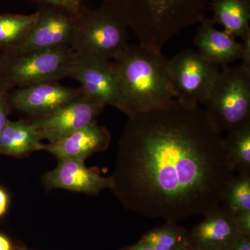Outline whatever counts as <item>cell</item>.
Segmentation results:
<instances>
[{
    "label": "cell",
    "instance_id": "6da1fadb",
    "mask_svg": "<svg viewBox=\"0 0 250 250\" xmlns=\"http://www.w3.org/2000/svg\"><path fill=\"white\" fill-rule=\"evenodd\" d=\"M111 178L126 209L167 223L221 206L235 175L205 110L172 103L129 117Z\"/></svg>",
    "mask_w": 250,
    "mask_h": 250
},
{
    "label": "cell",
    "instance_id": "7a4b0ae2",
    "mask_svg": "<svg viewBox=\"0 0 250 250\" xmlns=\"http://www.w3.org/2000/svg\"><path fill=\"white\" fill-rule=\"evenodd\" d=\"M112 62L128 117L175 100L169 59L161 49L140 44L129 46Z\"/></svg>",
    "mask_w": 250,
    "mask_h": 250
},
{
    "label": "cell",
    "instance_id": "3957f363",
    "mask_svg": "<svg viewBox=\"0 0 250 250\" xmlns=\"http://www.w3.org/2000/svg\"><path fill=\"white\" fill-rule=\"evenodd\" d=\"M131 28L140 45L162 49L205 18L208 0H101Z\"/></svg>",
    "mask_w": 250,
    "mask_h": 250
},
{
    "label": "cell",
    "instance_id": "277c9868",
    "mask_svg": "<svg viewBox=\"0 0 250 250\" xmlns=\"http://www.w3.org/2000/svg\"><path fill=\"white\" fill-rule=\"evenodd\" d=\"M128 26L105 4L95 9L84 7L77 14L71 48L74 52L114 61L128 45Z\"/></svg>",
    "mask_w": 250,
    "mask_h": 250
},
{
    "label": "cell",
    "instance_id": "5b68a950",
    "mask_svg": "<svg viewBox=\"0 0 250 250\" xmlns=\"http://www.w3.org/2000/svg\"><path fill=\"white\" fill-rule=\"evenodd\" d=\"M222 68L205 102V111L223 133L250 122V69L242 64Z\"/></svg>",
    "mask_w": 250,
    "mask_h": 250
},
{
    "label": "cell",
    "instance_id": "8992f818",
    "mask_svg": "<svg viewBox=\"0 0 250 250\" xmlns=\"http://www.w3.org/2000/svg\"><path fill=\"white\" fill-rule=\"evenodd\" d=\"M73 56L71 47L27 53L1 52L0 83L11 90L68 78Z\"/></svg>",
    "mask_w": 250,
    "mask_h": 250
},
{
    "label": "cell",
    "instance_id": "52a82bcc",
    "mask_svg": "<svg viewBox=\"0 0 250 250\" xmlns=\"http://www.w3.org/2000/svg\"><path fill=\"white\" fill-rule=\"evenodd\" d=\"M169 70L175 100L188 106L205 103L220 72L217 64L190 49L169 60Z\"/></svg>",
    "mask_w": 250,
    "mask_h": 250
},
{
    "label": "cell",
    "instance_id": "ba28073f",
    "mask_svg": "<svg viewBox=\"0 0 250 250\" xmlns=\"http://www.w3.org/2000/svg\"><path fill=\"white\" fill-rule=\"evenodd\" d=\"M68 78L80 82L85 98L105 107L114 106L125 113L123 98L111 61L74 52Z\"/></svg>",
    "mask_w": 250,
    "mask_h": 250
},
{
    "label": "cell",
    "instance_id": "9c48e42d",
    "mask_svg": "<svg viewBox=\"0 0 250 250\" xmlns=\"http://www.w3.org/2000/svg\"><path fill=\"white\" fill-rule=\"evenodd\" d=\"M38 13L37 21L25 41L16 48L5 52L27 53L71 47L77 15L46 5Z\"/></svg>",
    "mask_w": 250,
    "mask_h": 250
},
{
    "label": "cell",
    "instance_id": "30bf717a",
    "mask_svg": "<svg viewBox=\"0 0 250 250\" xmlns=\"http://www.w3.org/2000/svg\"><path fill=\"white\" fill-rule=\"evenodd\" d=\"M104 108L82 95L49 114L34 118L31 124L42 141L53 143L96 121Z\"/></svg>",
    "mask_w": 250,
    "mask_h": 250
},
{
    "label": "cell",
    "instance_id": "8fae6325",
    "mask_svg": "<svg viewBox=\"0 0 250 250\" xmlns=\"http://www.w3.org/2000/svg\"><path fill=\"white\" fill-rule=\"evenodd\" d=\"M82 95L80 88L65 86L57 82H43L11 90L9 103L12 109L37 118L52 113Z\"/></svg>",
    "mask_w": 250,
    "mask_h": 250
},
{
    "label": "cell",
    "instance_id": "7c38bea8",
    "mask_svg": "<svg viewBox=\"0 0 250 250\" xmlns=\"http://www.w3.org/2000/svg\"><path fill=\"white\" fill-rule=\"evenodd\" d=\"M42 182L47 189H62L88 195H98L105 189H111V177H103L96 169L89 168L85 161L59 160L53 170L46 172Z\"/></svg>",
    "mask_w": 250,
    "mask_h": 250
},
{
    "label": "cell",
    "instance_id": "4fadbf2b",
    "mask_svg": "<svg viewBox=\"0 0 250 250\" xmlns=\"http://www.w3.org/2000/svg\"><path fill=\"white\" fill-rule=\"evenodd\" d=\"M203 221L190 231V245L200 250H229L241 235L234 215L220 206L204 215Z\"/></svg>",
    "mask_w": 250,
    "mask_h": 250
},
{
    "label": "cell",
    "instance_id": "5bb4252c",
    "mask_svg": "<svg viewBox=\"0 0 250 250\" xmlns=\"http://www.w3.org/2000/svg\"><path fill=\"white\" fill-rule=\"evenodd\" d=\"M110 142L108 130L95 121L58 141L45 144L44 150L59 160L85 161L90 156L106 150Z\"/></svg>",
    "mask_w": 250,
    "mask_h": 250
},
{
    "label": "cell",
    "instance_id": "9a60e30c",
    "mask_svg": "<svg viewBox=\"0 0 250 250\" xmlns=\"http://www.w3.org/2000/svg\"><path fill=\"white\" fill-rule=\"evenodd\" d=\"M212 20L204 18L195 36V45L202 57L222 67L243 59V46L225 31L218 30Z\"/></svg>",
    "mask_w": 250,
    "mask_h": 250
},
{
    "label": "cell",
    "instance_id": "2e32d148",
    "mask_svg": "<svg viewBox=\"0 0 250 250\" xmlns=\"http://www.w3.org/2000/svg\"><path fill=\"white\" fill-rule=\"evenodd\" d=\"M39 133L31 123L8 121L0 135V154L22 157L36 151L44 150Z\"/></svg>",
    "mask_w": 250,
    "mask_h": 250
},
{
    "label": "cell",
    "instance_id": "e0dca14e",
    "mask_svg": "<svg viewBox=\"0 0 250 250\" xmlns=\"http://www.w3.org/2000/svg\"><path fill=\"white\" fill-rule=\"evenodd\" d=\"M214 23L234 39L250 36V0H211Z\"/></svg>",
    "mask_w": 250,
    "mask_h": 250
},
{
    "label": "cell",
    "instance_id": "ac0fdd59",
    "mask_svg": "<svg viewBox=\"0 0 250 250\" xmlns=\"http://www.w3.org/2000/svg\"><path fill=\"white\" fill-rule=\"evenodd\" d=\"M39 13L0 14V50L16 48L25 41L37 21Z\"/></svg>",
    "mask_w": 250,
    "mask_h": 250
},
{
    "label": "cell",
    "instance_id": "d6986e66",
    "mask_svg": "<svg viewBox=\"0 0 250 250\" xmlns=\"http://www.w3.org/2000/svg\"><path fill=\"white\" fill-rule=\"evenodd\" d=\"M224 143L233 172L250 173V122L228 131Z\"/></svg>",
    "mask_w": 250,
    "mask_h": 250
},
{
    "label": "cell",
    "instance_id": "ffe728a7",
    "mask_svg": "<svg viewBox=\"0 0 250 250\" xmlns=\"http://www.w3.org/2000/svg\"><path fill=\"white\" fill-rule=\"evenodd\" d=\"M140 241L154 250H180L190 246V231L176 223H167L145 233Z\"/></svg>",
    "mask_w": 250,
    "mask_h": 250
},
{
    "label": "cell",
    "instance_id": "44dd1931",
    "mask_svg": "<svg viewBox=\"0 0 250 250\" xmlns=\"http://www.w3.org/2000/svg\"><path fill=\"white\" fill-rule=\"evenodd\" d=\"M221 207L233 215L250 211V173L233 176L224 192Z\"/></svg>",
    "mask_w": 250,
    "mask_h": 250
},
{
    "label": "cell",
    "instance_id": "7402d4cb",
    "mask_svg": "<svg viewBox=\"0 0 250 250\" xmlns=\"http://www.w3.org/2000/svg\"><path fill=\"white\" fill-rule=\"evenodd\" d=\"M46 5L54 6L71 13L72 14H80L82 9L84 7V0H37Z\"/></svg>",
    "mask_w": 250,
    "mask_h": 250
},
{
    "label": "cell",
    "instance_id": "603a6c76",
    "mask_svg": "<svg viewBox=\"0 0 250 250\" xmlns=\"http://www.w3.org/2000/svg\"><path fill=\"white\" fill-rule=\"evenodd\" d=\"M11 90L0 83V135L9 121V116L12 108L9 103Z\"/></svg>",
    "mask_w": 250,
    "mask_h": 250
},
{
    "label": "cell",
    "instance_id": "cb8c5ba5",
    "mask_svg": "<svg viewBox=\"0 0 250 250\" xmlns=\"http://www.w3.org/2000/svg\"><path fill=\"white\" fill-rule=\"evenodd\" d=\"M234 218L240 234L250 236V211L237 213Z\"/></svg>",
    "mask_w": 250,
    "mask_h": 250
},
{
    "label": "cell",
    "instance_id": "d4e9b609",
    "mask_svg": "<svg viewBox=\"0 0 250 250\" xmlns=\"http://www.w3.org/2000/svg\"><path fill=\"white\" fill-rule=\"evenodd\" d=\"M9 196L7 192L2 188L0 187V218L4 216L9 207Z\"/></svg>",
    "mask_w": 250,
    "mask_h": 250
},
{
    "label": "cell",
    "instance_id": "484cf974",
    "mask_svg": "<svg viewBox=\"0 0 250 250\" xmlns=\"http://www.w3.org/2000/svg\"><path fill=\"white\" fill-rule=\"evenodd\" d=\"M229 250H250V236H241Z\"/></svg>",
    "mask_w": 250,
    "mask_h": 250
},
{
    "label": "cell",
    "instance_id": "4316f807",
    "mask_svg": "<svg viewBox=\"0 0 250 250\" xmlns=\"http://www.w3.org/2000/svg\"><path fill=\"white\" fill-rule=\"evenodd\" d=\"M0 250H14L11 240L2 233H0Z\"/></svg>",
    "mask_w": 250,
    "mask_h": 250
},
{
    "label": "cell",
    "instance_id": "83f0119b",
    "mask_svg": "<svg viewBox=\"0 0 250 250\" xmlns=\"http://www.w3.org/2000/svg\"><path fill=\"white\" fill-rule=\"evenodd\" d=\"M122 250H154L152 248H150L148 245L143 243V242L140 241L139 243L133 245V246H128Z\"/></svg>",
    "mask_w": 250,
    "mask_h": 250
},
{
    "label": "cell",
    "instance_id": "f1b7e54d",
    "mask_svg": "<svg viewBox=\"0 0 250 250\" xmlns=\"http://www.w3.org/2000/svg\"><path fill=\"white\" fill-rule=\"evenodd\" d=\"M180 250H200L198 249H197V248H194V247H192V246H188L185 247V248H184L183 249Z\"/></svg>",
    "mask_w": 250,
    "mask_h": 250
},
{
    "label": "cell",
    "instance_id": "f546056e",
    "mask_svg": "<svg viewBox=\"0 0 250 250\" xmlns=\"http://www.w3.org/2000/svg\"></svg>",
    "mask_w": 250,
    "mask_h": 250
}]
</instances>
